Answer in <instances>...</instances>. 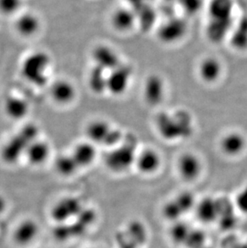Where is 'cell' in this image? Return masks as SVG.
<instances>
[{
  "instance_id": "cell-8",
  "label": "cell",
  "mask_w": 247,
  "mask_h": 248,
  "mask_svg": "<svg viewBox=\"0 0 247 248\" xmlns=\"http://www.w3.org/2000/svg\"><path fill=\"white\" fill-rule=\"evenodd\" d=\"M188 25L184 18L170 17L162 23L157 30V37L166 45H173L186 35Z\"/></svg>"
},
{
  "instance_id": "cell-29",
  "label": "cell",
  "mask_w": 247,
  "mask_h": 248,
  "mask_svg": "<svg viewBox=\"0 0 247 248\" xmlns=\"http://www.w3.org/2000/svg\"><path fill=\"white\" fill-rule=\"evenodd\" d=\"M234 202L236 207L241 213L247 215V184L238 191Z\"/></svg>"
},
{
  "instance_id": "cell-30",
  "label": "cell",
  "mask_w": 247,
  "mask_h": 248,
  "mask_svg": "<svg viewBox=\"0 0 247 248\" xmlns=\"http://www.w3.org/2000/svg\"><path fill=\"white\" fill-rule=\"evenodd\" d=\"M7 208V201L3 197L0 195V215H2Z\"/></svg>"
},
{
  "instance_id": "cell-32",
  "label": "cell",
  "mask_w": 247,
  "mask_h": 248,
  "mask_svg": "<svg viewBox=\"0 0 247 248\" xmlns=\"http://www.w3.org/2000/svg\"><path fill=\"white\" fill-rule=\"evenodd\" d=\"M205 248V245L204 246L201 247V248Z\"/></svg>"
},
{
  "instance_id": "cell-14",
  "label": "cell",
  "mask_w": 247,
  "mask_h": 248,
  "mask_svg": "<svg viewBox=\"0 0 247 248\" xmlns=\"http://www.w3.org/2000/svg\"><path fill=\"white\" fill-rule=\"evenodd\" d=\"M198 73L202 82L215 84L222 78L223 64L217 57L207 56L203 58L198 64Z\"/></svg>"
},
{
  "instance_id": "cell-11",
  "label": "cell",
  "mask_w": 247,
  "mask_h": 248,
  "mask_svg": "<svg viewBox=\"0 0 247 248\" xmlns=\"http://www.w3.org/2000/svg\"><path fill=\"white\" fill-rule=\"evenodd\" d=\"M166 84L161 76L153 73L145 79L143 85V96L149 106H159L166 97Z\"/></svg>"
},
{
  "instance_id": "cell-26",
  "label": "cell",
  "mask_w": 247,
  "mask_h": 248,
  "mask_svg": "<svg viewBox=\"0 0 247 248\" xmlns=\"http://www.w3.org/2000/svg\"><path fill=\"white\" fill-rule=\"evenodd\" d=\"M191 231L192 230L189 229V227L184 223H175L171 230V239L177 244H185Z\"/></svg>"
},
{
  "instance_id": "cell-31",
  "label": "cell",
  "mask_w": 247,
  "mask_h": 248,
  "mask_svg": "<svg viewBox=\"0 0 247 248\" xmlns=\"http://www.w3.org/2000/svg\"><path fill=\"white\" fill-rule=\"evenodd\" d=\"M99 248V247H90V248Z\"/></svg>"
},
{
  "instance_id": "cell-9",
  "label": "cell",
  "mask_w": 247,
  "mask_h": 248,
  "mask_svg": "<svg viewBox=\"0 0 247 248\" xmlns=\"http://www.w3.org/2000/svg\"><path fill=\"white\" fill-rule=\"evenodd\" d=\"M81 209L79 199L73 196L63 197L52 206L50 216L57 224H63L74 218Z\"/></svg>"
},
{
  "instance_id": "cell-4",
  "label": "cell",
  "mask_w": 247,
  "mask_h": 248,
  "mask_svg": "<svg viewBox=\"0 0 247 248\" xmlns=\"http://www.w3.org/2000/svg\"><path fill=\"white\" fill-rule=\"evenodd\" d=\"M85 134L87 140L94 145H104L108 149L119 145L124 138L121 129L103 119L93 120L87 124Z\"/></svg>"
},
{
  "instance_id": "cell-7",
  "label": "cell",
  "mask_w": 247,
  "mask_h": 248,
  "mask_svg": "<svg viewBox=\"0 0 247 248\" xmlns=\"http://www.w3.org/2000/svg\"><path fill=\"white\" fill-rule=\"evenodd\" d=\"M133 69L128 63H123L108 74V93L120 96L125 93L133 79Z\"/></svg>"
},
{
  "instance_id": "cell-15",
  "label": "cell",
  "mask_w": 247,
  "mask_h": 248,
  "mask_svg": "<svg viewBox=\"0 0 247 248\" xmlns=\"http://www.w3.org/2000/svg\"><path fill=\"white\" fill-rule=\"evenodd\" d=\"M247 147V140L240 132L231 131L222 137L219 141L221 152L229 157L240 156Z\"/></svg>"
},
{
  "instance_id": "cell-20",
  "label": "cell",
  "mask_w": 247,
  "mask_h": 248,
  "mask_svg": "<svg viewBox=\"0 0 247 248\" xmlns=\"http://www.w3.org/2000/svg\"><path fill=\"white\" fill-rule=\"evenodd\" d=\"M111 23L117 31L128 32L138 24V16L130 8L121 7L112 13Z\"/></svg>"
},
{
  "instance_id": "cell-28",
  "label": "cell",
  "mask_w": 247,
  "mask_h": 248,
  "mask_svg": "<svg viewBox=\"0 0 247 248\" xmlns=\"http://www.w3.org/2000/svg\"><path fill=\"white\" fill-rule=\"evenodd\" d=\"M22 0H0V12L5 16H12L19 12Z\"/></svg>"
},
{
  "instance_id": "cell-16",
  "label": "cell",
  "mask_w": 247,
  "mask_h": 248,
  "mask_svg": "<svg viewBox=\"0 0 247 248\" xmlns=\"http://www.w3.org/2000/svg\"><path fill=\"white\" fill-rule=\"evenodd\" d=\"M50 96L61 106H67L73 103L77 97V88L74 84L65 79L56 80L50 88Z\"/></svg>"
},
{
  "instance_id": "cell-10",
  "label": "cell",
  "mask_w": 247,
  "mask_h": 248,
  "mask_svg": "<svg viewBox=\"0 0 247 248\" xmlns=\"http://www.w3.org/2000/svg\"><path fill=\"white\" fill-rule=\"evenodd\" d=\"M162 162V157L157 150L145 148L138 151L134 168L142 175L153 176L161 170Z\"/></svg>"
},
{
  "instance_id": "cell-12",
  "label": "cell",
  "mask_w": 247,
  "mask_h": 248,
  "mask_svg": "<svg viewBox=\"0 0 247 248\" xmlns=\"http://www.w3.org/2000/svg\"><path fill=\"white\" fill-rule=\"evenodd\" d=\"M94 65L109 73L121 65L124 61L117 50L108 45H99L93 51Z\"/></svg>"
},
{
  "instance_id": "cell-18",
  "label": "cell",
  "mask_w": 247,
  "mask_h": 248,
  "mask_svg": "<svg viewBox=\"0 0 247 248\" xmlns=\"http://www.w3.org/2000/svg\"><path fill=\"white\" fill-rule=\"evenodd\" d=\"M79 169L87 168L93 164L97 157V147L89 140L77 143L71 152Z\"/></svg>"
},
{
  "instance_id": "cell-3",
  "label": "cell",
  "mask_w": 247,
  "mask_h": 248,
  "mask_svg": "<svg viewBox=\"0 0 247 248\" xmlns=\"http://www.w3.org/2000/svg\"><path fill=\"white\" fill-rule=\"evenodd\" d=\"M138 150L133 140H128L125 137L119 145L111 148L105 157L106 168L116 174H123L134 167Z\"/></svg>"
},
{
  "instance_id": "cell-24",
  "label": "cell",
  "mask_w": 247,
  "mask_h": 248,
  "mask_svg": "<svg viewBox=\"0 0 247 248\" xmlns=\"http://www.w3.org/2000/svg\"><path fill=\"white\" fill-rule=\"evenodd\" d=\"M107 71L94 65L89 72L88 84L91 91L97 95H101L108 92Z\"/></svg>"
},
{
  "instance_id": "cell-17",
  "label": "cell",
  "mask_w": 247,
  "mask_h": 248,
  "mask_svg": "<svg viewBox=\"0 0 247 248\" xmlns=\"http://www.w3.org/2000/svg\"><path fill=\"white\" fill-rule=\"evenodd\" d=\"M194 211L198 220L204 224H210L218 218L221 209L215 198L207 196L197 202Z\"/></svg>"
},
{
  "instance_id": "cell-1",
  "label": "cell",
  "mask_w": 247,
  "mask_h": 248,
  "mask_svg": "<svg viewBox=\"0 0 247 248\" xmlns=\"http://www.w3.org/2000/svg\"><path fill=\"white\" fill-rule=\"evenodd\" d=\"M206 12L205 34L208 40L217 45L229 39L237 20L234 0H209Z\"/></svg>"
},
{
  "instance_id": "cell-6",
  "label": "cell",
  "mask_w": 247,
  "mask_h": 248,
  "mask_svg": "<svg viewBox=\"0 0 247 248\" xmlns=\"http://www.w3.org/2000/svg\"><path fill=\"white\" fill-rule=\"evenodd\" d=\"M176 170L180 178L185 183H194L201 177L204 165L195 153H182L176 162Z\"/></svg>"
},
{
  "instance_id": "cell-25",
  "label": "cell",
  "mask_w": 247,
  "mask_h": 248,
  "mask_svg": "<svg viewBox=\"0 0 247 248\" xmlns=\"http://www.w3.org/2000/svg\"><path fill=\"white\" fill-rule=\"evenodd\" d=\"M54 167L58 174L65 178L72 177L79 170L71 154L60 155L55 161Z\"/></svg>"
},
{
  "instance_id": "cell-5",
  "label": "cell",
  "mask_w": 247,
  "mask_h": 248,
  "mask_svg": "<svg viewBox=\"0 0 247 248\" xmlns=\"http://www.w3.org/2000/svg\"><path fill=\"white\" fill-rule=\"evenodd\" d=\"M50 64L51 60L46 52H33L23 61L22 76L30 84L43 86L47 81V72Z\"/></svg>"
},
{
  "instance_id": "cell-19",
  "label": "cell",
  "mask_w": 247,
  "mask_h": 248,
  "mask_svg": "<svg viewBox=\"0 0 247 248\" xmlns=\"http://www.w3.org/2000/svg\"><path fill=\"white\" fill-rule=\"evenodd\" d=\"M51 155L49 144L44 140H33L26 150L25 156L27 162L33 166H40L45 164Z\"/></svg>"
},
{
  "instance_id": "cell-21",
  "label": "cell",
  "mask_w": 247,
  "mask_h": 248,
  "mask_svg": "<svg viewBox=\"0 0 247 248\" xmlns=\"http://www.w3.org/2000/svg\"><path fill=\"white\" fill-rule=\"evenodd\" d=\"M15 27L17 32L23 37H31L40 31L41 22L35 14L27 12L17 18Z\"/></svg>"
},
{
  "instance_id": "cell-27",
  "label": "cell",
  "mask_w": 247,
  "mask_h": 248,
  "mask_svg": "<svg viewBox=\"0 0 247 248\" xmlns=\"http://www.w3.org/2000/svg\"><path fill=\"white\" fill-rule=\"evenodd\" d=\"M182 12L188 16H194L199 13L204 5L203 0H179Z\"/></svg>"
},
{
  "instance_id": "cell-22",
  "label": "cell",
  "mask_w": 247,
  "mask_h": 248,
  "mask_svg": "<svg viewBox=\"0 0 247 248\" xmlns=\"http://www.w3.org/2000/svg\"><path fill=\"white\" fill-rule=\"evenodd\" d=\"M229 40L233 49L239 52L247 49V16L236 20Z\"/></svg>"
},
{
  "instance_id": "cell-2",
  "label": "cell",
  "mask_w": 247,
  "mask_h": 248,
  "mask_svg": "<svg viewBox=\"0 0 247 248\" xmlns=\"http://www.w3.org/2000/svg\"><path fill=\"white\" fill-rule=\"evenodd\" d=\"M155 124L159 135L168 141L189 138L194 129V117L185 108L160 112Z\"/></svg>"
},
{
  "instance_id": "cell-23",
  "label": "cell",
  "mask_w": 247,
  "mask_h": 248,
  "mask_svg": "<svg viewBox=\"0 0 247 248\" xmlns=\"http://www.w3.org/2000/svg\"><path fill=\"white\" fill-rule=\"evenodd\" d=\"M4 111L12 119H23L28 114L29 104L22 97L11 96L5 101Z\"/></svg>"
},
{
  "instance_id": "cell-13",
  "label": "cell",
  "mask_w": 247,
  "mask_h": 248,
  "mask_svg": "<svg viewBox=\"0 0 247 248\" xmlns=\"http://www.w3.org/2000/svg\"><path fill=\"white\" fill-rule=\"evenodd\" d=\"M40 232V226L36 221L26 218L15 227L12 239L17 246L28 247L36 240Z\"/></svg>"
}]
</instances>
